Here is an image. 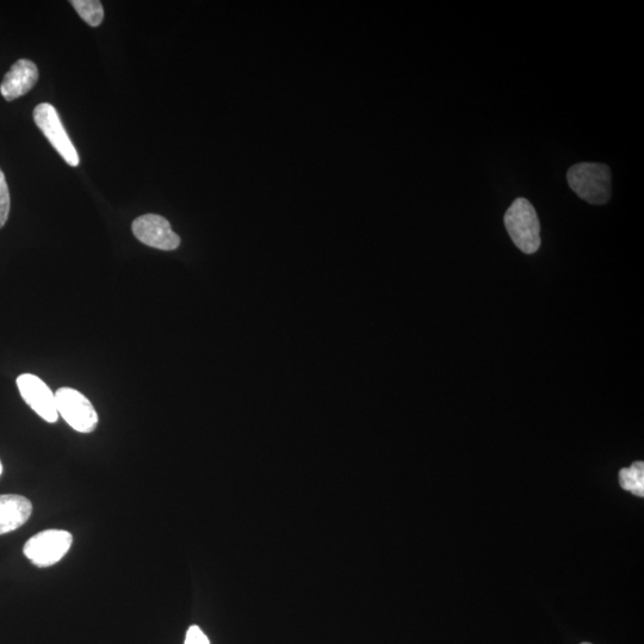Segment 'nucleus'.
<instances>
[{
    "instance_id": "nucleus-1",
    "label": "nucleus",
    "mask_w": 644,
    "mask_h": 644,
    "mask_svg": "<svg viewBox=\"0 0 644 644\" xmlns=\"http://www.w3.org/2000/svg\"><path fill=\"white\" fill-rule=\"evenodd\" d=\"M569 187L581 200L602 206L611 198V171L609 166L597 163H581L567 173Z\"/></svg>"
},
{
    "instance_id": "nucleus-2",
    "label": "nucleus",
    "mask_w": 644,
    "mask_h": 644,
    "mask_svg": "<svg viewBox=\"0 0 644 644\" xmlns=\"http://www.w3.org/2000/svg\"><path fill=\"white\" fill-rule=\"evenodd\" d=\"M505 226L518 249L532 255L541 246V224L536 210L526 198H517L505 214Z\"/></svg>"
},
{
    "instance_id": "nucleus-3",
    "label": "nucleus",
    "mask_w": 644,
    "mask_h": 644,
    "mask_svg": "<svg viewBox=\"0 0 644 644\" xmlns=\"http://www.w3.org/2000/svg\"><path fill=\"white\" fill-rule=\"evenodd\" d=\"M73 536L65 530H45L30 538L23 553L33 565L47 568L63 560L71 549Z\"/></svg>"
},
{
    "instance_id": "nucleus-4",
    "label": "nucleus",
    "mask_w": 644,
    "mask_h": 644,
    "mask_svg": "<svg viewBox=\"0 0 644 644\" xmlns=\"http://www.w3.org/2000/svg\"><path fill=\"white\" fill-rule=\"evenodd\" d=\"M59 416L66 420L72 429L80 433H90L96 429L98 414L88 398L73 388H60L55 393Z\"/></svg>"
},
{
    "instance_id": "nucleus-5",
    "label": "nucleus",
    "mask_w": 644,
    "mask_h": 644,
    "mask_svg": "<svg viewBox=\"0 0 644 644\" xmlns=\"http://www.w3.org/2000/svg\"><path fill=\"white\" fill-rule=\"evenodd\" d=\"M34 121L66 163L77 167L80 161L79 154L72 144L70 136L66 133L57 109L49 103L37 105L34 110Z\"/></svg>"
},
{
    "instance_id": "nucleus-6",
    "label": "nucleus",
    "mask_w": 644,
    "mask_h": 644,
    "mask_svg": "<svg viewBox=\"0 0 644 644\" xmlns=\"http://www.w3.org/2000/svg\"><path fill=\"white\" fill-rule=\"evenodd\" d=\"M132 231L142 244L161 251H173L181 245V239L172 231L170 222L163 216L146 214L133 222Z\"/></svg>"
},
{
    "instance_id": "nucleus-7",
    "label": "nucleus",
    "mask_w": 644,
    "mask_h": 644,
    "mask_svg": "<svg viewBox=\"0 0 644 644\" xmlns=\"http://www.w3.org/2000/svg\"><path fill=\"white\" fill-rule=\"evenodd\" d=\"M17 387L23 400L34 412L47 423H57L59 419L57 400L45 382L35 375L23 374L18 376Z\"/></svg>"
},
{
    "instance_id": "nucleus-8",
    "label": "nucleus",
    "mask_w": 644,
    "mask_h": 644,
    "mask_svg": "<svg viewBox=\"0 0 644 644\" xmlns=\"http://www.w3.org/2000/svg\"><path fill=\"white\" fill-rule=\"evenodd\" d=\"M39 80V70L33 61L27 59L18 60L11 66L10 71L5 74L0 84V94L11 102L27 95Z\"/></svg>"
},
{
    "instance_id": "nucleus-9",
    "label": "nucleus",
    "mask_w": 644,
    "mask_h": 644,
    "mask_svg": "<svg viewBox=\"0 0 644 644\" xmlns=\"http://www.w3.org/2000/svg\"><path fill=\"white\" fill-rule=\"evenodd\" d=\"M32 513V501L23 495H0V535L20 529L28 522Z\"/></svg>"
},
{
    "instance_id": "nucleus-10",
    "label": "nucleus",
    "mask_w": 644,
    "mask_h": 644,
    "mask_svg": "<svg viewBox=\"0 0 644 644\" xmlns=\"http://www.w3.org/2000/svg\"><path fill=\"white\" fill-rule=\"evenodd\" d=\"M619 483L624 491L633 493L636 497H644V463L642 461L631 464L619 472Z\"/></svg>"
},
{
    "instance_id": "nucleus-11",
    "label": "nucleus",
    "mask_w": 644,
    "mask_h": 644,
    "mask_svg": "<svg viewBox=\"0 0 644 644\" xmlns=\"http://www.w3.org/2000/svg\"><path fill=\"white\" fill-rule=\"evenodd\" d=\"M71 4L80 18L88 23L89 26L98 27L103 22V5L98 0H73Z\"/></svg>"
},
{
    "instance_id": "nucleus-12",
    "label": "nucleus",
    "mask_w": 644,
    "mask_h": 644,
    "mask_svg": "<svg viewBox=\"0 0 644 644\" xmlns=\"http://www.w3.org/2000/svg\"><path fill=\"white\" fill-rule=\"evenodd\" d=\"M10 206L8 183H6L3 171L0 170V228L4 227L6 221L9 219Z\"/></svg>"
},
{
    "instance_id": "nucleus-13",
    "label": "nucleus",
    "mask_w": 644,
    "mask_h": 644,
    "mask_svg": "<svg viewBox=\"0 0 644 644\" xmlns=\"http://www.w3.org/2000/svg\"><path fill=\"white\" fill-rule=\"evenodd\" d=\"M184 644H210L209 639L206 634L203 633L200 627L193 625L190 627L185 637Z\"/></svg>"
},
{
    "instance_id": "nucleus-14",
    "label": "nucleus",
    "mask_w": 644,
    "mask_h": 644,
    "mask_svg": "<svg viewBox=\"0 0 644 644\" xmlns=\"http://www.w3.org/2000/svg\"><path fill=\"white\" fill-rule=\"evenodd\" d=\"M2 474H3V464H2V462H0V475H2Z\"/></svg>"
},
{
    "instance_id": "nucleus-15",
    "label": "nucleus",
    "mask_w": 644,
    "mask_h": 644,
    "mask_svg": "<svg viewBox=\"0 0 644 644\" xmlns=\"http://www.w3.org/2000/svg\"><path fill=\"white\" fill-rule=\"evenodd\" d=\"M581 644H591V643H581Z\"/></svg>"
}]
</instances>
